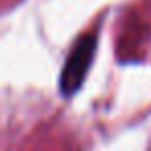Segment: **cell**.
I'll return each instance as SVG.
<instances>
[{"instance_id": "1", "label": "cell", "mask_w": 151, "mask_h": 151, "mask_svg": "<svg viewBox=\"0 0 151 151\" xmlns=\"http://www.w3.org/2000/svg\"><path fill=\"white\" fill-rule=\"evenodd\" d=\"M95 48H97L95 33H87L75 44L73 52L66 58V64H64V70H62V81H60V87H62L64 95H73L75 91H79V87L85 81V75L91 66Z\"/></svg>"}]
</instances>
